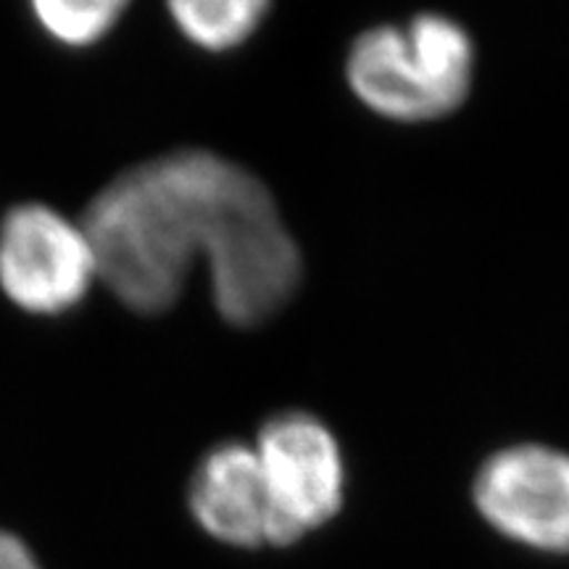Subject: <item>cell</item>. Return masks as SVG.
I'll return each mask as SVG.
<instances>
[{
    "instance_id": "6da1fadb",
    "label": "cell",
    "mask_w": 569,
    "mask_h": 569,
    "mask_svg": "<svg viewBox=\"0 0 569 569\" xmlns=\"http://www.w3.org/2000/svg\"><path fill=\"white\" fill-rule=\"evenodd\" d=\"M82 230L98 277L138 315L174 306L196 251L209 261L219 315L234 327L272 319L303 272L267 184L201 148L127 169L96 196Z\"/></svg>"
},
{
    "instance_id": "7a4b0ae2",
    "label": "cell",
    "mask_w": 569,
    "mask_h": 569,
    "mask_svg": "<svg viewBox=\"0 0 569 569\" xmlns=\"http://www.w3.org/2000/svg\"><path fill=\"white\" fill-rule=\"evenodd\" d=\"M475 46L467 30L440 13L407 27H372L353 40L346 77L367 109L393 122H432L467 101Z\"/></svg>"
},
{
    "instance_id": "3957f363",
    "label": "cell",
    "mask_w": 569,
    "mask_h": 569,
    "mask_svg": "<svg viewBox=\"0 0 569 569\" xmlns=\"http://www.w3.org/2000/svg\"><path fill=\"white\" fill-rule=\"evenodd\" d=\"M96 256L82 227L46 203H19L0 222V290L34 317H59L82 303L96 280Z\"/></svg>"
},
{
    "instance_id": "277c9868",
    "label": "cell",
    "mask_w": 569,
    "mask_h": 569,
    "mask_svg": "<svg viewBox=\"0 0 569 569\" xmlns=\"http://www.w3.org/2000/svg\"><path fill=\"white\" fill-rule=\"evenodd\" d=\"M274 511V546H290L322 528L343 507L338 440L317 417L288 411L261 427L256 443Z\"/></svg>"
},
{
    "instance_id": "5b68a950",
    "label": "cell",
    "mask_w": 569,
    "mask_h": 569,
    "mask_svg": "<svg viewBox=\"0 0 569 569\" xmlns=\"http://www.w3.org/2000/svg\"><path fill=\"white\" fill-rule=\"evenodd\" d=\"M472 493L501 536L528 549L569 553V453L536 443L503 448L480 467Z\"/></svg>"
},
{
    "instance_id": "8992f818",
    "label": "cell",
    "mask_w": 569,
    "mask_h": 569,
    "mask_svg": "<svg viewBox=\"0 0 569 569\" xmlns=\"http://www.w3.org/2000/svg\"><path fill=\"white\" fill-rule=\"evenodd\" d=\"M190 509L198 525L222 543L274 546V511L259 457L243 443L211 448L190 480Z\"/></svg>"
},
{
    "instance_id": "52a82bcc",
    "label": "cell",
    "mask_w": 569,
    "mask_h": 569,
    "mask_svg": "<svg viewBox=\"0 0 569 569\" xmlns=\"http://www.w3.org/2000/svg\"><path fill=\"white\" fill-rule=\"evenodd\" d=\"M177 30L203 51L243 46L267 19L272 0H167Z\"/></svg>"
},
{
    "instance_id": "ba28073f",
    "label": "cell",
    "mask_w": 569,
    "mask_h": 569,
    "mask_svg": "<svg viewBox=\"0 0 569 569\" xmlns=\"http://www.w3.org/2000/svg\"><path fill=\"white\" fill-rule=\"evenodd\" d=\"M130 0H30L34 21L67 48H88L109 34Z\"/></svg>"
},
{
    "instance_id": "9c48e42d",
    "label": "cell",
    "mask_w": 569,
    "mask_h": 569,
    "mask_svg": "<svg viewBox=\"0 0 569 569\" xmlns=\"http://www.w3.org/2000/svg\"><path fill=\"white\" fill-rule=\"evenodd\" d=\"M0 569H40L24 543L11 532L0 530Z\"/></svg>"
}]
</instances>
